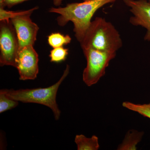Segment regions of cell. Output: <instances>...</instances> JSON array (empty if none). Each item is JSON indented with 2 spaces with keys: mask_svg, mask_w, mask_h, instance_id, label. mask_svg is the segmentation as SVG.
<instances>
[{
  "mask_svg": "<svg viewBox=\"0 0 150 150\" xmlns=\"http://www.w3.org/2000/svg\"><path fill=\"white\" fill-rule=\"evenodd\" d=\"M116 0H88L82 3L68 4L64 7H52L49 12L60 15L57 18L59 25L64 26L69 22L73 23L75 36L79 43L82 40L98 10Z\"/></svg>",
  "mask_w": 150,
  "mask_h": 150,
  "instance_id": "obj_1",
  "label": "cell"
},
{
  "mask_svg": "<svg viewBox=\"0 0 150 150\" xmlns=\"http://www.w3.org/2000/svg\"><path fill=\"white\" fill-rule=\"evenodd\" d=\"M82 50L87 48L116 53L123 46L121 35L111 23L102 17L91 21L80 42Z\"/></svg>",
  "mask_w": 150,
  "mask_h": 150,
  "instance_id": "obj_2",
  "label": "cell"
},
{
  "mask_svg": "<svg viewBox=\"0 0 150 150\" xmlns=\"http://www.w3.org/2000/svg\"><path fill=\"white\" fill-rule=\"evenodd\" d=\"M69 66L67 65L60 80L56 83L48 87L21 89L17 90L13 89H3L0 91L4 93L11 99L18 102L38 103L46 105L52 110L55 119L58 120L61 115V110L56 103V95L60 85L69 74Z\"/></svg>",
  "mask_w": 150,
  "mask_h": 150,
  "instance_id": "obj_3",
  "label": "cell"
},
{
  "mask_svg": "<svg viewBox=\"0 0 150 150\" xmlns=\"http://www.w3.org/2000/svg\"><path fill=\"white\" fill-rule=\"evenodd\" d=\"M87 60V66L83 74V80L88 86L93 85L105 74L106 68L116 53L106 52L90 48L83 50Z\"/></svg>",
  "mask_w": 150,
  "mask_h": 150,
  "instance_id": "obj_4",
  "label": "cell"
},
{
  "mask_svg": "<svg viewBox=\"0 0 150 150\" xmlns=\"http://www.w3.org/2000/svg\"><path fill=\"white\" fill-rule=\"evenodd\" d=\"M0 21V65L16 68L19 49L16 33L10 20Z\"/></svg>",
  "mask_w": 150,
  "mask_h": 150,
  "instance_id": "obj_5",
  "label": "cell"
},
{
  "mask_svg": "<svg viewBox=\"0 0 150 150\" xmlns=\"http://www.w3.org/2000/svg\"><path fill=\"white\" fill-rule=\"evenodd\" d=\"M38 8L35 7L27 11H14L13 16L10 19L16 33L19 48L35 44L39 27L30 17Z\"/></svg>",
  "mask_w": 150,
  "mask_h": 150,
  "instance_id": "obj_6",
  "label": "cell"
},
{
  "mask_svg": "<svg viewBox=\"0 0 150 150\" xmlns=\"http://www.w3.org/2000/svg\"><path fill=\"white\" fill-rule=\"evenodd\" d=\"M33 46H25L19 49L16 68L21 80L35 79L39 72L38 55Z\"/></svg>",
  "mask_w": 150,
  "mask_h": 150,
  "instance_id": "obj_7",
  "label": "cell"
},
{
  "mask_svg": "<svg viewBox=\"0 0 150 150\" xmlns=\"http://www.w3.org/2000/svg\"><path fill=\"white\" fill-rule=\"evenodd\" d=\"M130 8L133 16L129 22L132 25L141 26L146 30L144 39L150 42V2L147 0H123Z\"/></svg>",
  "mask_w": 150,
  "mask_h": 150,
  "instance_id": "obj_8",
  "label": "cell"
},
{
  "mask_svg": "<svg viewBox=\"0 0 150 150\" xmlns=\"http://www.w3.org/2000/svg\"><path fill=\"white\" fill-rule=\"evenodd\" d=\"M143 133L132 130L126 134L123 143L118 146L117 150H137V146L142 139Z\"/></svg>",
  "mask_w": 150,
  "mask_h": 150,
  "instance_id": "obj_9",
  "label": "cell"
},
{
  "mask_svg": "<svg viewBox=\"0 0 150 150\" xmlns=\"http://www.w3.org/2000/svg\"><path fill=\"white\" fill-rule=\"evenodd\" d=\"M75 142L78 150H97L100 147L98 138L95 135L88 138L82 134L77 135Z\"/></svg>",
  "mask_w": 150,
  "mask_h": 150,
  "instance_id": "obj_10",
  "label": "cell"
},
{
  "mask_svg": "<svg viewBox=\"0 0 150 150\" xmlns=\"http://www.w3.org/2000/svg\"><path fill=\"white\" fill-rule=\"evenodd\" d=\"M71 41V38L69 35H64L59 33H51L48 38V44L53 48L69 44Z\"/></svg>",
  "mask_w": 150,
  "mask_h": 150,
  "instance_id": "obj_11",
  "label": "cell"
},
{
  "mask_svg": "<svg viewBox=\"0 0 150 150\" xmlns=\"http://www.w3.org/2000/svg\"><path fill=\"white\" fill-rule=\"evenodd\" d=\"M122 105L125 108L138 112L145 117L150 118V103L149 104H137L125 101L123 103Z\"/></svg>",
  "mask_w": 150,
  "mask_h": 150,
  "instance_id": "obj_12",
  "label": "cell"
},
{
  "mask_svg": "<svg viewBox=\"0 0 150 150\" xmlns=\"http://www.w3.org/2000/svg\"><path fill=\"white\" fill-rule=\"evenodd\" d=\"M69 54V49L62 47L54 48L50 51L51 62L60 63L65 61Z\"/></svg>",
  "mask_w": 150,
  "mask_h": 150,
  "instance_id": "obj_13",
  "label": "cell"
},
{
  "mask_svg": "<svg viewBox=\"0 0 150 150\" xmlns=\"http://www.w3.org/2000/svg\"><path fill=\"white\" fill-rule=\"evenodd\" d=\"M18 105V101L11 99L5 94L0 91V113L15 108Z\"/></svg>",
  "mask_w": 150,
  "mask_h": 150,
  "instance_id": "obj_14",
  "label": "cell"
},
{
  "mask_svg": "<svg viewBox=\"0 0 150 150\" xmlns=\"http://www.w3.org/2000/svg\"><path fill=\"white\" fill-rule=\"evenodd\" d=\"M29 0H0V8H4L6 7L11 8L13 6Z\"/></svg>",
  "mask_w": 150,
  "mask_h": 150,
  "instance_id": "obj_15",
  "label": "cell"
},
{
  "mask_svg": "<svg viewBox=\"0 0 150 150\" xmlns=\"http://www.w3.org/2000/svg\"><path fill=\"white\" fill-rule=\"evenodd\" d=\"M63 0H53L54 5L56 6H59L62 4ZM88 0H83V1H87Z\"/></svg>",
  "mask_w": 150,
  "mask_h": 150,
  "instance_id": "obj_16",
  "label": "cell"
},
{
  "mask_svg": "<svg viewBox=\"0 0 150 150\" xmlns=\"http://www.w3.org/2000/svg\"><path fill=\"white\" fill-rule=\"evenodd\" d=\"M149 2H150V0H149Z\"/></svg>",
  "mask_w": 150,
  "mask_h": 150,
  "instance_id": "obj_17",
  "label": "cell"
}]
</instances>
